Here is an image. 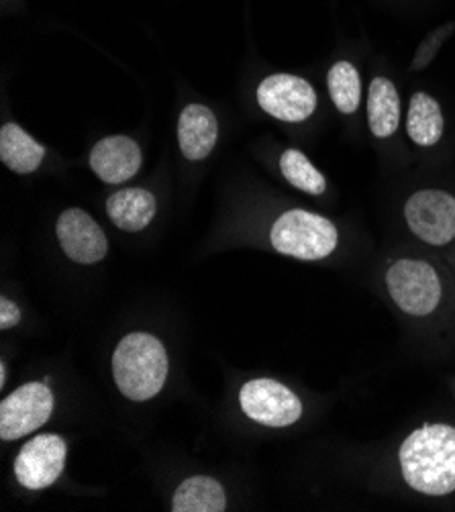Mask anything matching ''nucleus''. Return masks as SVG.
<instances>
[{"label":"nucleus","instance_id":"obj_1","mask_svg":"<svg viewBox=\"0 0 455 512\" xmlns=\"http://www.w3.org/2000/svg\"><path fill=\"white\" fill-rule=\"evenodd\" d=\"M400 474L415 492L447 496L455 492V427L427 423L415 429L398 449Z\"/></svg>","mask_w":455,"mask_h":512},{"label":"nucleus","instance_id":"obj_2","mask_svg":"<svg viewBox=\"0 0 455 512\" xmlns=\"http://www.w3.org/2000/svg\"><path fill=\"white\" fill-rule=\"evenodd\" d=\"M113 376L123 396L143 402L160 394L168 378V353L149 333H129L113 355Z\"/></svg>","mask_w":455,"mask_h":512},{"label":"nucleus","instance_id":"obj_3","mask_svg":"<svg viewBox=\"0 0 455 512\" xmlns=\"http://www.w3.org/2000/svg\"><path fill=\"white\" fill-rule=\"evenodd\" d=\"M270 241L276 251L296 260H325L337 249L339 231L333 221L311 211H286L278 217L270 231Z\"/></svg>","mask_w":455,"mask_h":512},{"label":"nucleus","instance_id":"obj_4","mask_svg":"<svg viewBox=\"0 0 455 512\" xmlns=\"http://www.w3.org/2000/svg\"><path fill=\"white\" fill-rule=\"evenodd\" d=\"M386 288L398 309L409 317L433 315L443 298L437 270L425 260L402 258L386 270Z\"/></svg>","mask_w":455,"mask_h":512},{"label":"nucleus","instance_id":"obj_5","mask_svg":"<svg viewBox=\"0 0 455 512\" xmlns=\"http://www.w3.org/2000/svg\"><path fill=\"white\" fill-rule=\"evenodd\" d=\"M404 221L415 237L433 247L455 239V196L445 190H419L404 204Z\"/></svg>","mask_w":455,"mask_h":512},{"label":"nucleus","instance_id":"obj_6","mask_svg":"<svg viewBox=\"0 0 455 512\" xmlns=\"http://www.w3.org/2000/svg\"><path fill=\"white\" fill-rule=\"evenodd\" d=\"M241 411L260 425L282 429L294 425L302 417L300 398L282 382L258 378L243 384L239 392Z\"/></svg>","mask_w":455,"mask_h":512},{"label":"nucleus","instance_id":"obj_7","mask_svg":"<svg viewBox=\"0 0 455 512\" xmlns=\"http://www.w3.org/2000/svg\"><path fill=\"white\" fill-rule=\"evenodd\" d=\"M54 411V394L41 382H29L0 404V439L17 441L43 427Z\"/></svg>","mask_w":455,"mask_h":512},{"label":"nucleus","instance_id":"obj_8","mask_svg":"<svg viewBox=\"0 0 455 512\" xmlns=\"http://www.w3.org/2000/svg\"><path fill=\"white\" fill-rule=\"evenodd\" d=\"M258 102L278 121L302 123L317 111V92L305 78L274 74L258 86Z\"/></svg>","mask_w":455,"mask_h":512},{"label":"nucleus","instance_id":"obj_9","mask_svg":"<svg viewBox=\"0 0 455 512\" xmlns=\"http://www.w3.org/2000/svg\"><path fill=\"white\" fill-rule=\"evenodd\" d=\"M66 466V441L60 435L45 433L25 443L15 459V476L27 490L52 486Z\"/></svg>","mask_w":455,"mask_h":512},{"label":"nucleus","instance_id":"obj_10","mask_svg":"<svg viewBox=\"0 0 455 512\" xmlns=\"http://www.w3.org/2000/svg\"><path fill=\"white\" fill-rule=\"evenodd\" d=\"M58 239L68 258L84 266L105 260L109 251L105 231L82 209H68L60 215Z\"/></svg>","mask_w":455,"mask_h":512},{"label":"nucleus","instance_id":"obj_11","mask_svg":"<svg viewBox=\"0 0 455 512\" xmlns=\"http://www.w3.org/2000/svg\"><path fill=\"white\" fill-rule=\"evenodd\" d=\"M90 168L107 184L127 182L141 168V147L127 135L100 139L90 151Z\"/></svg>","mask_w":455,"mask_h":512},{"label":"nucleus","instance_id":"obj_12","mask_svg":"<svg viewBox=\"0 0 455 512\" xmlns=\"http://www.w3.org/2000/svg\"><path fill=\"white\" fill-rule=\"evenodd\" d=\"M219 137L215 113L205 105H188L178 121V143L190 162L207 160Z\"/></svg>","mask_w":455,"mask_h":512},{"label":"nucleus","instance_id":"obj_13","mask_svg":"<svg viewBox=\"0 0 455 512\" xmlns=\"http://www.w3.org/2000/svg\"><path fill=\"white\" fill-rule=\"evenodd\" d=\"M156 211V196L145 188H125L115 192L107 200V215L121 231L127 233L143 231L154 221Z\"/></svg>","mask_w":455,"mask_h":512},{"label":"nucleus","instance_id":"obj_14","mask_svg":"<svg viewBox=\"0 0 455 512\" xmlns=\"http://www.w3.org/2000/svg\"><path fill=\"white\" fill-rule=\"evenodd\" d=\"M45 158V147L37 143L17 123H5L0 129V160L15 174L35 172Z\"/></svg>","mask_w":455,"mask_h":512},{"label":"nucleus","instance_id":"obj_15","mask_svg":"<svg viewBox=\"0 0 455 512\" xmlns=\"http://www.w3.org/2000/svg\"><path fill=\"white\" fill-rule=\"evenodd\" d=\"M368 125L372 135L378 139L392 137L400 125V96L396 86L384 76L370 82Z\"/></svg>","mask_w":455,"mask_h":512},{"label":"nucleus","instance_id":"obj_16","mask_svg":"<svg viewBox=\"0 0 455 512\" xmlns=\"http://www.w3.org/2000/svg\"><path fill=\"white\" fill-rule=\"evenodd\" d=\"M225 508V488L209 476H192L184 480L172 498L174 512H223Z\"/></svg>","mask_w":455,"mask_h":512},{"label":"nucleus","instance_id":"obj_17","mask_svg":"<svg viewBox=\"0 0 455 512\" xmlns=\"http://www.w3.org/2000/svg\"><path fill=\"white\" fill-rule=\"evenodd\" d=\"M443 113L439 102L427 92H415L409 102L407 133L419 147H433L443 137Z\"/></svg>","mask_w":455,"mask_h":512},{"label":"nucleus","instance_id":"obj_18","mask_svg":"<svg viewBox=\"0 0 455 512\" xmlns=\"http://www.w3.org/2000/svg\"><path fill=\"white\" fill-rule=\"evenodd\" d=\"M327 88L333 105L343 115H353L362 102V78L358 68L349 62H337L327 74Z\"/></svg>","mask_w":455,"mask_h":512},{"label":"nucleus","instance_id":"obj_19","mask_svg":"<svg viewBox=\"0 0 455 512\" xmlns=\"http://www.w3.org/2000/svg\"><path fill=\"white\" fill-rule=\"evenodd\" d=\"M280 170L286 182H290L294 188L313 194L323 196L327 190L325 176L311 164V160L305 153L298 149H286L280 158Z\"/></svg>","mask_w":455,"mask_h":512},{"label":"nucleus","instance_id":"obj_20","mask_svg":"<svg viewBox=\"0 0 455 512\" xmlns=\"http://www.w3.org/2000/svg\"><path fill=\"white\" fill-rule=\"evenodd\" d=\"M455 29V23H447L443 25L441 29L433 31L421 45H419V51L417 56L413 60V70H423L425 66H429L433 62V58L437 56L439 47L443 45V41L449 37V33Z\"/></svg>","mask_w":455,"mask_h":512},{"label":"nucleus","instance_id":"obj_21","mask_svg":"<svg viewBox=\"0 0 455 512\" xmlns=\"http://www.w3.org/2000/svg\"><path fill=\"white\" fill-rule=\"evenodd\" d=\"M19 321H21L19 306L13 300L5 298V296L0 298V329H3V331L13 329V327L19 325Z\"/></svg>","mask_w":455,"mask_h":512},{"label":"nucleus","instance_id":"obj_22","mask_svg":"<svg viewBox=\"0 0 455 512\" xmlns=\"http://www.w3.org/2000/svg\"><path fill=\"white\" fill-rule=\"evenodd\" d=\"M7 384V366H5V362L0 364V386H5Z\"/></svg>","mask_w":455,"mask_h":512}]
</instances>
